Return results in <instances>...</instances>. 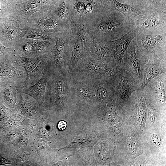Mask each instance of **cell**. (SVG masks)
<instances>
[{
  "label": "cell",
  "mask_w": 166,
  "mask_h": 166,
  "mask_svg": "<svg viewBox=\"0 0 166 166\" xmlns=\"http://www.w3.org/2000/svg\"><path fill=\"white\" fill-rule=\"evenodd\" d=\"M119 66L132 74L142 84L144 67L137 50L135 38L128 46Z\"/></svg>",
  "instance_id": "18"
},
{
  "label": "cell",
  "mask_w": 166,
  "mask_h": 166,
  "mask_svg": "<svg viewBox=\"0 0 166 166\" xmlns=\"http://www.w3.org/2000/svg\"><path fill=\"white\" fill-rule=\"evenodd\" d=\"M9 5L7 0H0V18H9Z\"/></svg>",
  "instance_id": "36"
},
{
  "label": "cell",
  "mask_w": 166,
  "mask_h": 166,
  "mask_svg": "<svg viewBox=\"0 0 166 166\" xmlns=\"http://www.w3.org/2000/svg\"><path fill=\"white\" fill-rule=\"evenodd\" d=\"M54 45L55 44L48 41L20 37L16 43L13 51L15 54L20 56L36 57L50 54Z\"/></svg>",
  "instance_id": "14"
},
{
  "label": "cell",
  "mask_w": 166,
  "mask_h": 166,
  "mask_svg": "<svg viewBox=\"0 0 166 166\" xmlns=\"http://www.w3.org/2000/svg\"><path fill=\"white\" fill-rule=\"evenodd\" d=\"M83 29L81 30L73 45L70 60L69 73L71 72L79 60L86 53Z\"/></svg>",
  "instance_id": "33"
},
{
  "label": "cell",
  "mask_w": 166,
  "mask_h": 166,
  "mask_svg": "<svg viewBox=\"0 0 166 166\" xmlns=\"http://www.w3.org/2000/svg\"><path fill=\"white\" fill-rule=\"evenodd\" d=\"M107 136L97 124L93 128L83 130L78 133L72 142L60 149L91 148L101 139Z\"/></svg>",
  "instance_id": "19"
},
{
  "label": "cell",
  "mask_w": 166,
  "mask_h": 166,
  "mask_svg": "<svg viewBox=\"0 0 166 166\" xmlns=\"http://www.w3.org/2000/svg\"><path fill=\"white\" fill-rule=\"evenodd\" d=\"M51 73V69L48 66L44 70L41 78L34 85L28 86L21 83L19 84L17 86V93L25 94L31 97L38 103L43 109L47 110L45 102L46 88Z\"/></svg>",
  "instance_id": "17"
},
{
  "label": "cell",
  "mask_w": 166,
  "mask_h": 166,
  "mask_svg": "<svg viewBox=\"0 0 166 166\" xmlns=\"http://www.w3.org/2000/svg\"><path fill=\"white\" fill-rule=\"evenodd\" d=\"M94 114L96 117V122L108 137L115 143L122 140V119L117 113L115 99L101 107Z\"/></svg>",
  "instance_id": "7"
},
{
  "label": "cell",
  "mask_w": 166,
  "mask_h": 166,
  "mask_svg": "<svg viewBox=\"0 0 166 166\" xmlns=\"http://www.w3.org/2000/svg\"><path fill=\"white\" fill-rule=\"evenodd\" d=\"M135 41L137 50L143 66L153 54L166 60V33L149 35L137 32Z\"/></svg>",
  "instance_id": "9"
},
{
  "label": "cell",
  "mask_w": 166,
  "mask_h": 166,
  "mask_svg": "<svg viewBox=\"0 0 166 166\" xmlns=\"http://www.w3.org/2000/svg\"><path fill=\"white\" fill-rule=\"evenodd\" d=\"M85 49L89 56L114 67H117L109 50L102 40L93 37L91 42L85 44Z\"/></svg>",
  "instance_id": "26"
},
{
  "label": "cell",
  "mask_w": 166,
  "mask_h": 166,
  "mask_svg": "<svg viewBox=\"0 0 166 166\" xmlns=\"http://www.w3.org/2000/svg\"><path fill=\"white\" fill-rule=\"evenodd\" d=\"M21 99L16 105L15 110L23 114L33 116L40 114L45 111L40 106L38 103L27 94L20 93Z\"/></svg>",
  "instance_id": "30"
},
{
  "label": "cell",
  "mask_w": 166,
  "mask_h": 166,
  "mask_svg": "<svg viewBox=\"0 0 166 166\" xmlns=\"http://www.w3.org/2000/svg\"><path fill=\"white\" fill-rule=\"evenodd\" d=\"M147 94L145 129L166 126V112L158 107L151 96Z\"/></svg>",
  "instance_id": "23"
},
{
  "label": "cell",
  "mask_w": 166,
  "mask_h": 166,
  "mask_svg": "<svg viewBox=\"0 0 166 166\" xmlns=\"http://www.w3.org/2000/svg\"><path fill=\"white\" fill-rule=\"evenodd\" d=\"M10 160H8L0 156V164H10Z\"/></svg>",
  "instance_id": "40"
},
{
  "label": "cell",
  "mask_w": 166,
  "mask_h": 166,
  "mask_svg": "<svg viewBox=\"0 0 166 166\" xmlns=\"http://www.w3.org/2000/svg\"><path fill=\"white\" fill-rule=\"evenodd\" d=\"M71 98L75 111H90L99 109L97 106L93 83L88 80L72 78L69 75ZM100 109V108H99Z\"/></svg>",
  "instance_id": "8"
},
{
  "label": "cell",
  "mask_w": 166,
  "mask_h": 166,
  "mask_svg": "<svg viewBox=\"0 0 166 166\" xmlns=\"http://www.w3.org/2000/svg\"><path fill=\"white\" fill-rule=\"evenodd\" d=\"M97 18L95 30L100 40L117 39L135 28L133 22L118 11L108 9Z\"/></svg>",
  "instance_id": "2"
},
{
  "label": "cell",
  "mask_w": 166,
  "mask_h": 166,
  "mask_svg": "<svg viewBox=\"0 0 166 166\" xmlns=\"http://www.w3.org/2000/svg\"><path fill=\"white\" fill-rule=\"evenodd\" d=\"M93 147V157L97 165L110 166L116 148L115 143L107 136L101 139Z\"/></svg>",
  "instance_id": "24"
},
{
  "label": "cell",
  "mask_w": 166,
  "mask_h": 166,
  "mask_svg": "<svg viewBox=\"0 0 166 166\" xmlns=\"http://www.w3.org/2000/svg\"><path fill=\"white\" fill-rule=\"evenodd\" d=\"M114 82L115 106L117 113L121 111L131 94L139 89L141 83L131 73L117 66Z\"/></svg>",
  "instance_id": "11"
},
{
  "label": "cell",
  "mask_w": 166,
  "mask_h": 166,
  "mask_svg": "<svg viewBox=\"0 0 166 166\" xmlns=\"http://www.w3.org/2000/svg\"><path fill=\"white\" fill-rule=\"evenodd\" d=\"M92 82L98 108L115 99V88L113 82L105 80H97Z\"/></svg>",
  "instance_id": "28"
},
{
  "label": "cell",
  "mask_w": 166,
  "mask_h": 166,
  "mask_svg": "<svg viewBox=\"0 0 166 166\" xmlns=\"http://www.w3.org/2000/svg\"><path fill=\"white\" fill-rule=\"evenodd\" d=\"M140 10L141 16L134 23L137 32L149 35L166 33V12L152 6Z\"/></svg>",
  "instance_id": "10"
},
{
  "label": "cell",
  "mask_w": 166,
  "mask_h": 166,
  "mask_svg": "<svg viewBox=\"0 0 166 166\" xmlns=\"http://www.w3.org/2000/svg\"><path fill=\"white\" fill-rule=\"evenodd\" d=\"M51 70L46 86L45 102L47 110L60 114L74 111L69 84V73Z\"/></svg>",
  "instance_id": "1"
},
{
  "label": "cell",
  "mask_w": 166,
  "mask_h": 166,
  "mask_svg": "<svg viewBox=\"0 0 166 166\" xmlns=\"http://www.w3.org/2000/svg\"><path fill=\"white\" fill-rule=\"evenodd\" d=\"M24 80L11 78L0 81V101L6 103L11 108H15L17 104V86Z\"/></svg>",
  "instance_id": "29"
},
{
  "label": "cell",
  "mask_w": 166,
  "mask_h": 166,
  "mask_svg": "<svg viewBox=\"0 0 166 166\" xmlns=\"http://www.w3.org/2000/svg\"><path fill=\"white\" fill-rule=\"evenodd\" d=\"M166 72V60L155 54L152 55L145 64L141 85L138 90H143L152 79Z\"/></svg>",
  "instance_id": "27"
},
{
  "label": "cell",
  "mask_w": 166,
  "mask_h": 166,
  "mask_svg": "<svg viewBox=\"0 0 166 166\" xmlns=\"http://www.w3.org/2000/svg\"><path fill=\"white\" fill-rule=\"evenodd\" d=\"M56 38L55 44L51 52L48 66L52 71L62 70L69 73L73 46H69L60 34H56Z\"/></svg>",
  "instance_id": "15"
},
{
  "label": "cell",
  "mask_w": 166,
  "mask_h": 166,
  "mask_svg": "<svg viewBox=\"0 0 166 166\" xmlns=\"http://www.w3.org/2000/svg\"><path fill=\"white\" fill-rule=\"evenodd\" d=\"M56 34L28 26H24L22 29L19 38H23L33 39L46 41L55 44Z\"/></svg>",
  "instance_id": "32"
},
{
  "label": "cell",
  "mask_w": 166,
  "mask_h": 166,
  "mask_svg": "<svg viewBox=\"0 0 166 166\" xmlns=\"http://www.w3.org/2000/svg\"><path fill=\"white\" fill-rule=\"evenodd\" d=\"M50 54H45L36 57L29 58L20 56L14 53V63L18 66L23 68L26 74V77L21 82V84L31 86L40 80L44 70L49 65Z\"/></svg>",
  "instance_id": "12"
},
{
  "label": "cell",
  "mask_w": 166,
  "mask_h": 166,
  "mask_svg": "<svg viewBox=\"0 0 166 166\" xmlns=\"http://www.w3.org/2000/svg\"><path fill=\"white\" fill-rule=\"evenodd\" d=\"M144 89L155 100L158 107L166 112V72L152 79Z\"/></svg>",
  "instance_id": "22"
},
{
  "label": "cell",
  "mask_w": 166,
  "mask_h": 166,
  "mask_svg": "<svg viewBox=\"0 0 166 166\" xmlns=\"http://www.w3.org/2000/svg\"><path fill=\"white\" fill-rule=\"evenodd\" d=\"M117 67L95 59L86 53L78 61L69 74L74 79L91 81L105 80L113 82L114 85Z\"/></svg>",
  "instance_id": "3"
},
{
  "label": "cell",
  "mask_w": 166,
  "mask_h": 166,
  "mask_svg": "<svg viewBox=\"0 0 166 166\" xmlns=\"http://www.w3.org/2000/svg\"><path fill=\"white\" fill-rule=\"evenodd\" d=\"M147 95L144 89L134 91L118 114L122 123L133 125L142 135L145 130Z\"/></svg>",
  "instance_id": "6"
},
{
  "label": "cell",
  "mask_w": 166,
  "mask_h": 166,
  "mask_svg": "<svg viewBox=\"0 0 166 166\" xmlns=\"http://www.w3.org/2000/svg\"><path fill=\"white\" fill-rule=\"evenodd\" d=\"M122 140L115 143L113 161L110 166H121L128 160L134 159L142 154L143 147L142 135L133 125L122 123Z\"/></svg>",
  "instance_id": "4"
},
{
  "label": "cell",
  "mask_w": 166,
  "mask_h": 166,
  "mask_svg": "<svg viewBox=\"0 0 166 166\" xmlns=\"http://www.w3.org/2000/svg\"><path fill=\"white\" fill-rule=\"evenodd\" d=\"M82 150L77 152V155H79L82 160L83 164L82 165H97L93 155L90 153V150L88 148H81Z\"/></svg>",
  "instance_id": "34"
},
{
  "label": "cell",
  "mask_w": 166,
  "mask_h": 166,
  "mask_svg": "<svg viewBox=\"0 0 166 166\" xmlns=\"http://www.w3.org/2000/svg\"><path fill=\"white\" fill-rule=\"evenodd\" d=\"M23 26H28L51 33L59 31L61 26L59 19L50 10L35 12L19 22Z\"/></svg>",
  "instance_id": "16"
},
{
  "label": "cell",
  "mask_w": 166,
  "mask_h": 166,
  "mask_svg": "<svg viewBox=\"0 0 166 166\" xmlns=\"http://www.w3.org/2000/svg\"><path fill=\"white\" fill-rule=\"evenodd\" d=\"M134 28L121 37L111 41H103L109 50L117 66H120L124 54L128 46L136 36Z\"/></svg>",
  "instance_id": "20"
},
{
  "label": "cell",
  "mask_w": 166,
  "mask_h": 166,
  "mask_svg": "<svg viewBox=\"0 0 166 166\" xmlns=\"http://www.w3.org/2000/svg\"><path fill=\"white\" fill-rule=\"evenodd\" d=\"M121 166H152L146 156L143 153L134 159L126 161Z\"/></svg>",
  "instance_id": "35"
},
{
  "label": "cell",
  "mask_w": 166,
  "mask_h": 166,
  "mask_svg": "<svg viewBox=\"0 0 166 166\" xmlns=\"http://www.w3.org/2000/svg\"><path fill=\"white\" fill-rule=\"evenodd\" d=\"M13 50V49L12 48H7L4 46L0 42V55L2 54H5Z\"/></svg>",
  "instance_id": "37"
},
{
  "label": "cell",
  "mask_w": 166,
  "mask_h": 166,
  "mask_svg": "<svg viewBox=\"0 0 166 166\" xmlns=\"http://www.w3.org/2000/svg\"><path fill=\"white\" fill-rule=\"evenodd\" d=\"M58 0H29L19 4H10L9 18L19 22L35 12L51 10Z\"/></svg>",
  "instance_id": "13"
},
{
  "label": "cell",
  "mask_w": 166,
  "mask_h": 166,
  "mask_svg": "<svg viewBox=\"0 0 166 166\" xmlns=\"http://www.w3.org/2000/svg\"><path fill=\"white\" fill-rule=\"evenodd\" d=\"M29 0H10L8 1L9 4H19L27 1Z\"/></svg>",
  "instance_id": "39"
},
{
  "label": "cell",
  "mask_w": 166,
  "mask_h": 166,
  "mask_svg": "<svg viewBox=\"0 0 166 166\" xmlns=\"http://www.w3.org/2000/svg\"><path fill=\"white\" fill-rule=\"evenodd\" d=\"M8 0V1H10V0Z\"/></svg>",
  "instance_id": "42"
},
{
  "label": "cell",
  "mask_w": 166,
  "mask_h": 166,
  "mask_svg": "<svg viewBox=\"0 0 166 166\" xmlns=\"http://www.w3.org/2000/svg\"><path fill=\"white\" fill-rule=\"evenodd\" d=\"M20 24L8 18H0V42L4 46L13 49L22 32Z\"/></svg>",
  "instance_id": "21"
},
{
  "label": "cell",
  "mask_w": 166,
  "mask_h": 166,
  "mask_svg": "<svg viewBox=\"0 0 166 166\" xmlns=\"http://www.w3.org/2000/svg\"><path fill=\"white\" fill-rule=\"evenodd\" d=\"M143 154L152 166L166 165V126L145 129L142 135Z\"/></svg>",
  "instance_id": "5"
},
{
  "label": "cell",
  "mask_w": 166,
  "mask_h": 166,
  "mask_svg": "<svg viewBox=\"0 0 166 166\" xmlns=\"http://www.w3.org/2000/svg\"><path fill=\"white\" fill-rule=\"evenodd\" d=\"M15 61L13 50L0 55V81L11 78L25 80L26 77L25 71L15 68L13 65Z\"/></svg>",
  "instance_id": "25"
},
{
  "label": "cell",
  "mask_w": 166,
  "mask_h": 166,
  "mask_svg": "<svg viewBox=\"0 0 166 166\" xmlns=\"http://www.w3.org/2000/svg\"><path fill=\"white\" fill-rule=\"evenodd\" d=\"M95 1L97 4H99L100 3L101 0H92Z\"/></svg>",
  "instance_id": "41"
},
{
  "label": "cell",
  "mask_w": 166,
  "mask_h": 166,
  "mask_svg": "<svg viewBox=\"0 0 166 166\" xmlns=\"http://www.w3.org/2000/svg\"><path fill=\"white\" fill-rule=\"evenodd\" d=\"M67 126L66 123L64 121H61L58 123L57 127L59 130L62 131L64 130Z\"/></svg>",
  "instance_id": "38"
},
{
  "label": "cell",
  "mask_w": 166,
  "mask_h": 166,
  "mask_svg": "<svg viewBox=\"0 0 166 166\" xmlns=\"http://www.w3.org/2000/svg\"><path fill=\"white\" fill-rule=\"evenodd\" d=\"M103 1L106 8L121 13L132 21L134 24L141 15L140 10L129 5L120 3L116 0H103Z\"/></svg>",
  "instance_id": "31"
}]
</instances>
